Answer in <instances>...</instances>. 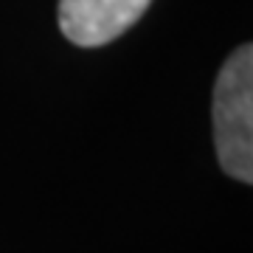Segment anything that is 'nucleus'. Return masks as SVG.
I'll list each match as a JSON object with an SVG mask.
<instances>
[{
  "label": "nucleus",
  "mask_w": 253,
  "mask_h": 253,
  "mask_svg": "<svg viewBox=\"0 0 253 253\" xmlns=\"http://www.w3.org/2000/svg\"><path fill=\"white\" fill-rule=\"evenodd\" d=\"M214 146L225 174L253 180V48L239 45L214 84Z\"/></svg>",
  "instance_id": "nucleus-1"
},
{
  "label": "nucleus",
  "mask_w": 253,
  "mask_h": 253,
  "mask_svg": "<svg viewBox=\"0 0 253 253\" xmlns=\"http://www.w3.org/2000/svg\"><path fill=\"white\" fill-rule=\"evenodd\" d=\"M152 0H59V28L73 45L96 48L141 20Z\"/></svg>",
  "instance_id": "nucleus-2"
}]
</instances>
